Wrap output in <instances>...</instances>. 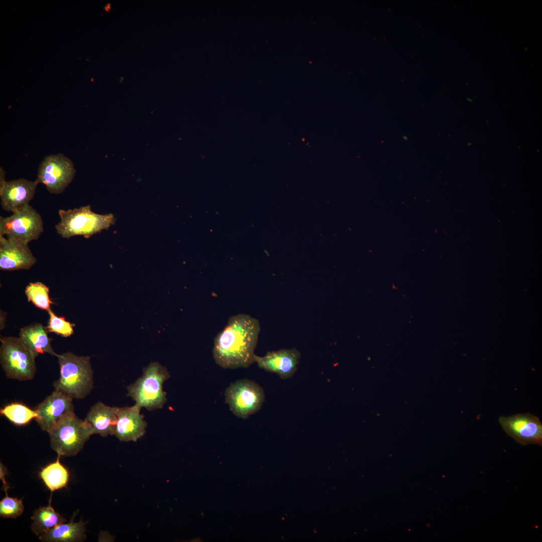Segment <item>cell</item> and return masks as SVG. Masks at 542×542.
<instances>
[{
  "label": "cell",
  "mask_w": 542,
  "mask_h": 542,
  "mask_svg": "<svg viewBox=\"0 0 542 542\" xmlns=\"http://www.w3.org/2000/svg\"><path fill=\"white\" fill-rule=\"evenodd\" d=\"M260 331L259 321L249 315L230 317L214 340L212 352L216 363L225 369L249 367L255 362Z\"/></svg>",
  "instance_id": "cell-1"
},
{
  "label": "cell",
  "mask_w": 542,
  "mask_h": 542,
  "mask_svg": "<svg viewBox=\"0 0 542 542\" xmlns=\"http://www.w3.org/2000/svg\"><path fill=\"white\" fill-rule=\"evenodd\" d=\"M60 377L54 382L55 390L73 399L85 397L93 387V371L89 356H79L71 352L57 354Z\"/></svg>",
  "instance_id": "cell-2"
},
{
  "label": "cell",
  "mask_w": 542,
  "mask_h": 542,
  "mask_svg": "<svg viewBox=\"0 0 542 542\" xmlns=\"http://www.w3.org/2000/svg\"><path fill=\"white\" fill-rule=\"evenodd\" d=\"M60 221L55 225L57 233L68 239L81 235L85 238L108 229L115 221L111 213L98 214L92 211L90 205L58 211Z\"/></svg>",
  "instance_id": "cell-3"
},
{
  "label": "cell",
  "mask_w": 542,
  "mask_h": 542,
  "mask_svg": "<svg viewBox=\"0 0 542 542\" xmlns=\"http://www.w3.org/2000/svg\"><path fill=\"white\" fill-rule=\"evenodd\" d=\"M170 377L166 367L157 362H152L144 369L143 375L127 387V396L141 408L160 409L167 400L163 385Z\"/></svg>",
  "instance_id": "cell-4"
},
{
  "label": "cell",
  "mask_w": 542,
  "mask_h": 542,
  "mask_svg": "<svg viewBox=\"0 0 542 542\" xmlns=\"http://www.w3.org/2000/svg\"><path fill=\"white\" fill-rule=\"evenodd\" d=\"M48 433L52 449L64 456H75L93 435L89 424L78 418L74 412L61 419Z\"/></svg>",
  "instance_id": "cell-5"
},
{
  "label": "cell",
  "mask_w": 542,
  "mask_h": 542,
  "mask_svg": "<svg viewBox=\"0 0 542 542\" xmlns=\"http://www.w3.org/2000/svg\"><path fill=\"white\" fill-rule=\"evenodd\" d=\"M0 362L6 376L20 381L32 379L36 357L20 337L1 338Z\"/></svg>",
  "instance_id": "cell-6"
},
{
  "label": "cell",
  "mask_w": 542,
  "mask_h": 542,
  "mask_svg": "<svg viewBox=\"0 0 542 542\" xmlns=\"http://www.w3.org/2000/svg\"><path fill=\"white\" fill-rule=\"evenodd\" d=\"M44 230L40 214L28 205L8 217L0 216V236L26 243L37 240Z\"/></svg>",
  "instance_id": "cell-7"
},
{
  "label": "cell",
  "mask_w": 542,
  "mask_h": 542,
  "mask_svg": "<svg viewBox=\"0 0 542 542\" xmlns=\"http://www.w3.org/2000/svg\"><path fill=\"white\" fill-rule=\"evenodd\" d=\"M224 397L231 412L244 419L257 412L265 398L262 388L246 378L230 383L225 390Z\"/></svg>",
  "instance_id": "cell-8"
},
{
  "label": "cell",
  "mask_w": 542,
  "mask_h": 542,
  "mask_svg": "<svg viewBox=\"0 0 542 542\" xmlns=\"http://www.w3.org/2000/svg\"><path fill=\"white\" fill-rule=\"evenodd\" d=\"M76 169L73 162L62 154L46 156L39 165L37 180L53 194L63 192L73 180Z\"/></svg>",
  "instance_id": "cell-9"
},
{
  "label": "cell",
  "mask_w": 542,
  "mask_h": 542,
  "mask_svg": "<svg viewBox=\"0 0 542 542\" xmlns=\"http://www.w3.org/2000/svg\"><path fill=\"white\" fill-rule=\"evenodd\" d=\"M499 423L507 435L523 445H542V424L539 418L529 413L501 416Z\"/></svg>",
  "instance_id": "cell-10"
},
{
  "label": "cell",
  "mask_w": 542,
  "mask_h": 542,
  "mask_svg": "<svg viewBox=\"0 0 542 542\" xmlns=\"http://www.w3.org/2000/svg\"><path fill=\"white\" fill-rule=\"evenodd\" d=\"M73 398L64 392L55 390L38 404L35 409V420L43 431L50 430L63 417L74 413Z\"/></svg>",
  "instance_id": "cell-11"
},
{
  "label": "cell",
  "mask_w": 542,
  "mask_h": 542,
  "mask_svg": "<svg viewBox=\"0 0 542 542\" xmlns=\"http://www.w3.org/2000/svg\"><path fill=\"white\" fill-rule=\"evenodd\" d=\"M36 261L28 243L0 236L1 270L28 269Z\"/></svg>",
  "instance_id": "cell-12"
},
{
  "label": "cell",
  "mask_w": 542,
  "mask_h": 542,
  "mask_svg": "<svg viewBox=\"0 0 542 542\" xmlns=\"http://www.w3.org/2000/svg\"><path fill=\"white\" fill-rule=\"evenodd\" d=\"M300 357L301 353L296 348L283 349L267 352L263 356L255 355V362L260 368L287 379L297 371Z\"/></svg>",
  "instance_id": "cell-13"
},
{
  "label": "cell",
  "mask_w": 542,
  "mask_h": 542,
  "mask_svg": "<svg viewBox=\"0 0 542 542\" xmlns=\"http://www.w3.org/2000/svg\"><path fill=\"white\" fill-rule=\"evenodd\" d=\"M141 408L137 404L118 409L113 435L121 442H136L146 433L147 426Z\"/></svg>",
  "instance_id": "cell-14"
},
{
  "label": "cell",
  "mask_w": 542,
  "mask_h": 542,
  "mask_svg": "<svg viewBox=\"0 0 542 542\" xmlns=\"http://www.w3.org/2000/svg\"><path fill=\"white\" fill-rule=\"evenodd\" d=\"M38 181H30L21 178L7 181L3 190L0 192L2 208L13 212L29 205L33 198Z\"/></svg>",
  "instance_id": "cell-15"
},
{
  "label": "cell",
  "mask_w": 542,
  "mask_h": 542,
  "mask_svg": "<svg viewBox=\"0 0 542 542\" xmlns=\"http://www.w3.org/2000/svg\"><path fill=\"white\" fill-rule=\"evenodd\" d=\"M119 408L107 406L98 402L92 406L85 421L90 426L93 434L102 437L113 435Z\"/></svg>",
  "instance_id": "cell-16"
},
{
  "label": "cell",
  "mask_w": 542,
  "mask_h": 542,
  "mask_svg": "<svg viewBox=\"0 0 542 542\" xmlns=\"http://www.w3.org/2000/svg\"><path fill=\"white\" fill-rule=\"evenodd\" d=\"M47 329L40 323L28 325L22 328L20 338L31 351L35 357L40 354L48 353L57 356L52 346Z\"/></svg>",
  "instance_id": "cell-17"
},
{
  "label": "cell",
  "mask_w": 542,
  "mask_h": 542,
  "mask_svg": "<svg viewBox=\"0 0 542 542\" xmlns=\"http://www.w3.org/2000/svg\"><path fill=\"white\" fill-rule=\"evenodd\" d=\"M75 515L71 521L59 524L47 532L39 536V539L45 542H80L84 541L86 535L85 525L82 520L74 522Z\"/></svg>",
  "instance_id": "cell-18"
},
{
  "label": "cell",
  "mask_w": 542,
  "mask_h": 542,
  "mask_svg": "<svg viewBox=\"0 0 542 542\" xmlns=\"http://www.w3.org/2000/svg\"><path fill=\"white\" fill-rule=\"evenodd\" d=\"M31 518L33 520L31 529L38 536L54 526L66 521L65 518L55 511L51 506V500L48 506L40 507L36 509Z\"/></svg>",
  "instance_id": "cell-19"
},
{
  "label": "cell",
  "mask_w": 542,
  "mask_h": 542,
  "mask_svg": "<svg viewBox=\"0 0 542 542\" xmlns=\"http://www.w3.org/2000/svg\"><path fill=\"white\" fill-rule=\"evenodd\" d=\"M59 455L56 461L49 464L39 473V476L47 487L51 491L65 487L69 479L68 470L60 462Z\"/></svg>",
  "instance_id": "cell-20"
},
{
  "label": "cell",
  "mask_w": 542,
  "mask_h": 542,
  "mask_svg": "<svg viewBox=\"0 0 542 542\" xmlns=\"http://www.w3.org/2000/svg\"><path fill=\"white\" fill-rule=\"evenodd\" d=\"M1 414L17 425L27 424L37 416L35 410L19 403H13L5 406L1 410Z\"/></svg>",
  "instance_id": "cell-21"
},
{
  "label": "cell",
  "mask_w": 542,
  "mask_h": 542,
  "mask_svg": "<svg viewBox=\"0 0 542 542\" xmlns=\"http://www.w3.org/2000/svg\"><path fill=\"white\" fill-rule=\"evenodd\" d=\"M49 291V288L42 283H31L26 287L25 293L29 302L41 309L48 311L52 304Z\"/></svg>",
  "instance_id": "cell-22"
},
{
  "label": "cell",
  "mask_w": 542,
  "mask_h": 542,
  "mask_svg": "<svg viewBox=\"0 0 542 542\" xmlns=\"http://www.w3.org/2000/svg\"><path fill=\"white\" fill-rule=\"evenodd\" d=\"M49 315L48 325L46 327L48 332H54L67 337L73 333V324L65 320L63 317L56 316L50 309L47 311Z\"/></svg>",
  "instance_id": "cell-23"
},
{
  "label": "cell",
  "mask_w": 542,
  "mask_h": 542,
  "mask_svg": "<svg viewBox=\"0 0 542 542\" xmlns=\"http://www.w3.org/2000/svg\"><path fill=\"white\" fill-rule=\"evenodd\" d=\"M24 510L22 499L6 496L0 502V516L3 518H16Z\"/></svg>",
  "instance_id": "cell-24"
},
{
  "label": "cell",
  "mask_w": 542,
  "mask_h": 542,
  "mask_svg": "<svg viewBox=\"0 0 542 542\" xmlns=\"http://www.w3.org/2000/svg\"><path fill=\"white\" fill-rule=\"evenodd\" d=\"M0 469H1V470H0V471H1V476H0L1 477V479L3 481V487L5 489L6 494H7V490L8 489L10 488V487L8 486V484H7L6 481L5 479V476H6V473H7V469H6V467H5L4 466V465L2 463H1V468H0Z\"/></svg>",
  "instance_id": "cell-25"
},
{
  "label": "cell",
  "mask_w": 542,
  "mask_h": 542,
  "mask_svg": "<svg viewBox=\"0 0 542 542\" xmlns=\"http://www.w3.org/2000/svg\"><path fill=\"white\" fill-rule=\"evenodd\" d=\"M6 175V173H5V171L3 170V169L2 167H1L0 168V192H2L3 190L4 187H5L6 183L7 182L6 180V175Z\"/></svg>",
  "instance_id": "cell-26"
},
{
  "label": "cell",
  "mask_w": 542,
  "mask_h": 542,
  "mask_svg": "<svg viewBox=\"0 0 542 542\" xmlns=\"http://www.w3.org/2000/svg\"><path fill=\"white\" fill-rule=\"evenodd\" d=\"M110 9H111V4H110V3H108V4H107V5H106V6H105V7H104V10H105V11L106 12H108V11H109V10H110Z\"/></svg>",
  "instance_id": "cell-27"
}]
</instances>
